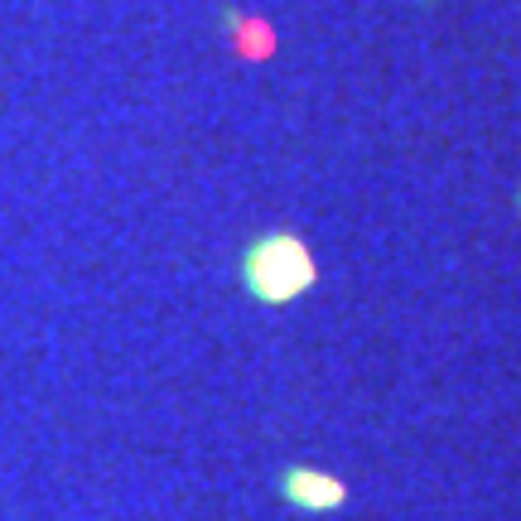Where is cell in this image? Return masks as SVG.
<instances>
[{
  "instance_id": "obj_1",
  "label": "cell",
  "mask_w": 521,
  "mask_h": 521,
  "mask_svg": "<svg viewBox=\"0 0 521 521\" xmlns=\"http://www.w3.org/2000/svg\"><path fill=\"white\" fill-rule=\"evenodd\" d=\"M309 251L295 237H266L247 256V285L261 300H290L309 285Z\"/></svg>"
}]
</instances>
